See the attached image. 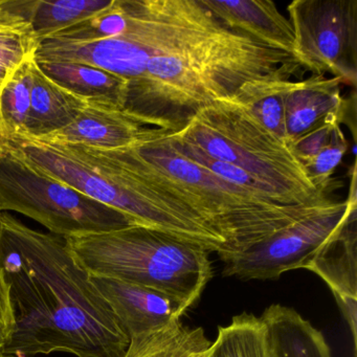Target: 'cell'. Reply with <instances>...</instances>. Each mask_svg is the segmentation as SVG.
<instances>
[{"label":"cell","instance_id":"1","mask_svg":"<svg viewBox=\"0 0 357 357\" xmlns=\"http://www.w3.org/2000/svg\"><path fill=\"white\" fill-rule=\"evenodd\" d=\"M0 267L10 284L16 323L3 352L30 357L124 355L128 334L64 238L0 213Z\"/></svg>","mask_w":357,"mask_h":357},{"label":"cell","instance_id":"2","mask_svg":"<svg viewBox=\"0 0 357 357\" xmlns=\"http://www.w3.org/2000/svg\"><path fill=\"white\" fill-rule=\"evenodd\" d=\"M301 70L292 54L221 24L150 60L144 74L128 82L124 112L145 126L175 133L245 83Z\"/></svg>","mask_w":357,"mask_h":357},{"label":"cell","instance_id":"3","mask_svg":"<svg viewBox=\"0 0 357 357\" xmlns=\"http://www.w3.org/2000/svg\"><path fill=\"white\" fill-rule=\"evenodd\" d=\"M40 172L122 213L135 225L162 231L223 256L229 243L128 149L100 150L30 137L6 142Z\"/></svg>","mask_w":357,"mask_h":357},{"label":"cell","instance_id":"4","mask_svg":"<svg viewBox=\"0 0 357 357\" xmlns=\"http://www.w3.org/2000/svg\"><path fill=\"white\" fill-rule=\"evenodd\" d=\"M129 148L229 242L233 255L333 202L286 206L263 199L183 155L167 132Z\"/></svg>","mask_w":357,"mask_h":357},{"label":"cell","instance_id":"5","mask_svg":"<svg viewBox=\"0 0 357 357\" xmlns=\"http://www.w3.org/2000/svg\"><path fill=\"white\" fill-rule=\"evenodd\" d=\"M91 277L119 280L170 294L192 307L213 277L208 250L141 225L64 238Z\"/></svg>","mask_w":357,"mask_h":357},{"label":"cell","instance_id":"6","mask_svg":"<svg viewBox=\"0 0 357 357\" xmlns=\"http://www.w3.org/2000/svg\"><path fill=\"white\" fill-rule=\"evenodd\" d=\"M169 135L215 160L243 169L271 185L288 204L332 200L311 183L289 144L267 130L231 98L202 108L181 130Z\"/></svg>","mask_w":357,"mask_h":357},{"label":"cell","instance_id":"7","mask_svg":"<svg viewBox=\"0 0 357 357\" xmlns=\"http://www.w3.org/2000/svg\"><path fill=\"white\" fill-rule=\"evenodd\" d=\"M125 6L128 22L122 34L93 43L45 39L35 60L87 64L130 82L150 60L220 24L202 0H125Z\"/></svg>","mask_w":357,"mask_h":357},{"label":"cell","instance_id":"8","mask_svg":"<svg viewBox=\"0 0 357 357\" xmlns=\"http://www.w3.org/2000/svg\"><path fill=\"white\" fill-rule=\"evenodd\" d=\"M15 212L53 235L79 237L132 225L122 213L35 169L7 145L0 148V213Z\"/></svg>","mask_w":357,"mask_h":357},{"label":"cell","instance_id":"9","mask_svg":"<svg viewBox=\"0 0 357 357\" xmlns=\"http://www.w3.org/2000/svg\"><path fill=\"white\" fill-rule=\"evenodd\" d=\"M356 171L348 198L291 223L263 241L222 261L223 275L240 280H277L294 269L307 268L321 248L356 216Z\"/></svg>","mask_w":357,"mask_h":357},{"label":"cell","instance_id":"10","mask_svg":"<svg viewBox=\"0 0 357 357\" xmlns=\"http://www.w3.org/2000/svg\"><path fill=\"white\" fill-rule=\"evenodd\" d=\"M294 55L302 68L355 86L357 0H294L287 7Z\"/></svg>","mask_w":357,"mask_h":357},{"label":"cell","instance_id":"11","mask_svg":"<svg viewBox=\"0 0 357 357\" xmlns=\"http://www.w3.org/2000/svg\"><path fill=\"white\" fill-rule=\"evenodd\" d=\"M91 279L129 338L145 335L181 321L183 313L189 309L178 298L146 286L106 278Z\"/></svg>","mask_w":357,"mask_h":357},{"label":"cell","instance_id":"12","mask_svg":"<svg viewBox=\"0 0 357 357\" xmlns=\"http://www.w3.org/2000/svg\"><path fill=\"white\" fill-rule=\"evenodd\" d=\"M162 132L166 131L145 126L121 108L87 101L86 106L70 125L35 139L59 145L118 150L131 147Z\"/></svg>","mask_w":357,"mask_h":357},{"label":"cell","instance_id":"13","mask_svg":"<svg viewBox=\"0 0 357 357\" xmlns=\"http://www.w3.org/2000/svg\"><path fill=\"white\" fill-rule=\"evenodd\" d=\"M356 216L332 237L306 269L317 273L331 289L348 323L356 349L357 254Z\"/></svg>","mask_w":357,"mask_h":357},{"label":"cell","instance_id":"14","mask_svg":"<svg viewBox=\"0 0 357 357\" xmlns=\"http://www.w3.org/2000/svg\"><path fill=\"white\" fill-rule=\"evenodd\" d=\"M202 3L229 30L294 55V34L291 24L273 1L202 0Z\"/></svg>","mask_w":357,"mask_h":357},{"label":"cell","instance_id":"15","mask_svg":"<svg viewBox=\"0 0 357 357\" xmlns=\"http://www.w3.org/2000/svg\"><path fill=\"white\" fill-rule=\"evenodd\" d=\"M340 78L312 75L296 81L285 106L286 141L291 144L321 124L328 116L346 110Z\"/></svg>","mask_w":357,"mask_h":357},{"label":"cell","instance_id":"16","mask_svg":"<svg viewBox=\"0 0 357 357\" xmlns=\"http://www.w3.org/2000/svg\"><path fill=\"white\" fill-rule=\"evenodd\" d=\"M86 100L74 95L47 76L33 60L31 66V110L28 135L41 139L70 125L86 106Z\"/></svg>","mask_w":357,"mask_h":357},{"label":"cell","instance_id":"17","mask_svg":"<svg viewBox=\"0 0 357 357\" xmlns=\"http://www.w3.org/2000/svg\"><path fill=\"white\" fill-rule=\"evenodd\" d=\"M34 0H0V93L40 43L32 24Z\"/></svg>","mask_w":357,"mask_h":357},{"label":"cell","instance_id":"18","mask_svg":"<svg viewBox=\"0 0 357 357\" xmlns=\"http://www.w3.org/2000/svg\"><path fill=\"white\" fill-rule=\"evenodd\" d=\"M37 62V61H36ZM52 80L86 101L124 110L128 81L101 68L77 62H37Z\"/></svg>","mask_w":357,"mask_h":357},{"label":"cell","instance_id":"19","mask_svg":"<svg viewBox=\"0 0 357 357\" xmlns=\"http://www.w3.org/2000/svg\"><path fill=\"white\" fill-rule=\"evenodd\" d=\"M279 357H332L325 336L294 309L271 305L261 315Z\"/></svg>","mask_w":357,"mask_h":357},{"label":"cell","instance_id":"20","mask_svg":"<svg viewBox=\"0 0 357 357\" xmlns=\"http://www.w3.org/2000/svg\"><path fill=\"white\" fill-rule=\"evenodd\" d=\"M292 75L279 74L250 81L231 97L245 107L267 130L286 141L285 106L296 81Z\"/></svg>","mask_w":357,"mask_h":357},{"label":"cell","instance_id":"21","mask_svg":"<svg viewBox=\"0 0 357 357\" xmlns=\"http://www.w3.org/2000/svg\"><path fill=\"white\" fill-rule=\"evenodd\" d=\"M212 342L202 327L181 321L145 335L130 338L122 357H210Z\"/></svg>","mask_w":357,"mask_h":357},{"label":"cell","instance_id":"22","mask_svg":"<svg viewBox=\"0 0 357 357\" xmlns=\"http://www.w3.org/2000/svg\"><path fill=\"white\" fill-rule=\"evenodd\" d=\"M210 357H279L273 335L262 317L242 313L218 328Z\"/></svg>","mask_w":357,"mask_h":357},{"label":"cell","instance_id":"23","mask_svg":"<svg viewBox=\"0 0 357 357\" xmlns=\"http://www.w3.org/2000/svg\"><path fill=\"white\" fill-rule=\"evenodd\" d=\"M114 0H34L32 24L39 43L107 9Z\"/></svg>","mask_w":357,"mask_h":357},{"label":"cell","instance_id":"24","mask_svg":"<svg viewBox=\"0 0 357 357\" xmlns=\"http://www.w3.org/2000/svg\"><path fill=\"white\" fill-rule=\"evenodd\" d=\"M26 60L0 93V146L28 135L31 110V66Z\"/></svg>","mask_w":357,"mask_h":357},{"label":"cell","instance_id":"25","mask_svg":"<svg viewBox=\"0 0 357 357\" xmlns=\"http://www.w3.org/2000/svg\"><path fill=\"white\" fill-rule=\"evenodd\" d=\"M348 148V141L340 126H337L330 143L310 162L305 165L307 175L317 189L328 191L332 174L342 162Z\"/></svg>","mask_w":357,"mask_h":357},{"label":"cell","instance_id":"26","mask_svg":"<svg viewBox=\"0 0 357 357\" xmlns=\"http://www.w3.org/2000/svg\"><path fill=\"white\" fill-rule=\"evenodd\" d=\"M346 110L328 116L321 124L290 144L294 155L303 165L310 162L331 141L333 131L340 126Z\"/></svg>","mask_w":357,"mask_h":357},{"label":"cell","instance_id":"27","mask_svg":"<svg viewBox=\"0 0 357 357\" xmlns=\"http://www.w3.org/2000/svg\"><path fill=\"white\" fill-rule=\"evenodd\" d=\"M15 325V309L10 284L5 271L0 267V351L5 350L11 342Z\"/></svg>","mask_w":357,"mask_h":357},{"label":"cell","instance_id":"28","mask_svg":"<svg viewBox=\"0 0 357 357\" xmlns=\"http://www.w3.org/2000/svg\"><path fill=\"white\" fill-rule=\"evenodd\" d=\"M0 357H30V356H20V355L8 354V353L0 351Z\"/></svg>","mask_w":357,"mask_h":357},{"label":"cell","instance_id":"29","mask_svg":"<svg viewBox=\"0 0 357 357\" xmlns=\"http://www.w3.org/2000/svg\"><path fill=\"white\" fill-rule=\"evenodd\" d=\"M0 148H1V146H0Z\"/></svg>","mask_w":357,"mask_h":357}]
</instances>
